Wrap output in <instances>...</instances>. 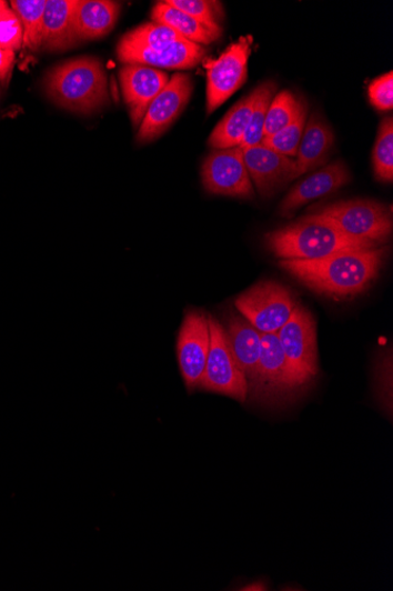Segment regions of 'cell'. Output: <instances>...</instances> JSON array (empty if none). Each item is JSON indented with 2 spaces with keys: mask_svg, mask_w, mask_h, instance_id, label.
I'll return each mask as SVG.
<instances>
[{
  "mask_svg": "<svg viewBox=\"0 0 393 591\" xmlns=\"http://www.w3.org/2000/svg\"><path fill=\"white\" fill-rule=\"evenodd\" d=\"M387 252V247H377L316 261L281 260L280 266L314 293L342 300L369 290L379 278Z\"/></svg>",
  "mask_w": 393,
  "mask_h": 591,
  "instance_id": "1",
  "label": "cell"
},
{
  "mask_svg": "<svg viewBox=\"0 0 393 591\" xmlns=\"http://www.w3.org/2000/svg\"><path fill=\"white\" fill-rule=\"evenodd\" d=\"M265 239L270 251L281 260L316 261L380 246L346 236L330 219L318 213L271 232Z\"/></svg>",
  "mask_w": 393,
  "mask_h": 591,
  "instance_id": "2",
  "label": "cell"
},
{
  "mask_svg": "<svg viewBox=\"0 0 393 591\" xmlns=\"http://www.w3.org/2000/svg\"><path fill=\"white\" fill-rule=\"evenodd\" d=\"M49 99L72 112L92 113L109 103L108 76L94 57H77L52 68L44 80Z\"/></svg>",
  "mask_w": 393,
  "mask_h": 591,
  "instance_id": "3",
  "label": "cell"
},
{
  "mask_svg": "<svg viewBox=\"0 0 393 591\" xmlns=\"http://www.w3.org/2000/svg\"><path fill=\"white\" fill-rule=\"evenodd\" d=\"M278 335L293 384L301 389L319 373L316 322L302 304H298Z\"/></svg>",
  "mask_w": 393,
  "mask_h": 591,
  "instance_id": "4",
  "label": "cell"
},
{
  "mask_svg": "<svg viewBox=\"0 0 393 591\" xmlns=\"http://www.w3.org/2000/svg\"><path fill=\"white\" fill-rule=\"evenodd\" d=\"M235 309L261 333H278L298 303L285 286L262 281L234 301Z\"/></svg>",
  "mask_w": 393,
  "mask_h": 591,
  "instance_id": "5",
  "label": "cell"
},
{
  "mask_svg": "<svg viewBox=\"0 0 393 591\" xmlns=\"http://www.w3.org/2000/svg\"><path fill=\"white\" fill-rule=\"evenodd\" d=\"M318 214L335 223L349 237L381 244L392 233V216L389 208L371 200H349L330 204Z\"/></svg>",
  "mask_w": 393,
  "mask_h": 591,
  "instance_id": "6",
  "label": "cell"
},
{
  "mask_svg": "<svg viewBox=\"0 0 393 591\" xmlns=\"http://www.w3.org/2000/svg\"><path fill=\"white\" fill-rule=\"evenodd\" d=\"M210 350L200 389L231 397L244 403L249 393L245 375L235 362L225 330L209 317Z\"/></svg>",
  "mask_w": 393,
  "mask_h": 591,
  "instance_id": "7",
  "label": "cell"
},
{
  "mask_svg": "<svg viewBox=\"0 0 393 591\" xmlns=\"http://www.w3.org/2000/svg\"><path fill=\"white\" fill-rule=\"evenodd\" d=\"M251 46V37H241L218 60L205 63L208 116L223 106L246 82Z\"/></svg>",
  "mask_w": 393,
  "mask_h": 591,
  "instance_id": "8",
  "label": "cell"
},
{
  "mask_svg": "<svg viewBox=\"0 0 393 591\" xmlns=\"http://www.w3.org/2000/svg\"><path fill=\"white\" fill-rule=\"evenodd\" d=\"M202 181L209 193L252 199L254 189L243 158V149L215 150L204 160Z\"/></svg>",
  "mask_w": 393,
  "mask_h": 591,
  "instance_id": "9",
  "label": "cell"
},
{
  "mask_svg": "<svg viewBox=\"0 0 393 591\" xmlns=\"http://www.w3.org/2000/svg\"><path fill=\"white\" fill-rule=\"evenodd\" d=\"M192 90V79L188 73L173 74L167 87L150 104L137 133V141L149 143L162 137L180 118L190 101Z\"/></svg>",
  "mask_w": 393,
  "mask_h": 591,
  "instance_id": "10",
  "label": "cell"
},
{
  "mask_svg": "<svg viewBox=\"0 0 393 591\" xmlns=\"http://www.w3.org/2000/svg\"><path fill=\"white\" fill-rule=\"evenodd\" d=\"M209 350V317L201 312H189L177 340V357L189 391L201 387Z\"/></svg>",
  "mask_w": 393,
  "mask_h": 591,
  "instance_id": "11",
  "label": "cell"
},
{
  "mask_svg": "<svg viewBox=\"0 0 393 591\" xmlns=\"http://www.w3.org/2000/svg\"><path fill=\"white\" fill-rule=\"evenodd\" d=\"M299 390L293 384L278 333H262V352L258 379L250 389L263 402H281Z\"/></svg>",
  "mask_w": 393,
  "mask_h": 591,
  "instance_id": "12",
  "label": "cell"
},
{
  "mask_svg": "<svg viewBox=\"0 0 393 591\" xmlns=\"http://www.w3.org/2000/svg\"><path fill=\"white\" fill-rule=\"evenodd\" d=\"M242 149L250 179L262 197H271L298 179L296 161L293 159L281 156L264 144Z\"/></svg>",
  "mask_w": 393,
  "mask_h": 591,
  "instance_id": "13",
  "label": "cell"
},
{
  "mask_svg": "<svg viewBox=\"0 0 393 591\" xmlns=\"http://www.w3.org/2000/svg\"><path fill=\"white\" fill-rule=\"evenodd\" d=\"M120 80L131 122L141 127L150 104L169 83V74L148 66L125 64Z\"/></svg>",
  "mask_w": 393,
  "mask_h": 591,
  "instance_id": "14",
  "label": "cell"
},
{
  "mask_svg": "<svg viewBox=\"0 0 393 591\" xmlns=\"http://www.w3.org/2000/svg\"><path fill=\"white\" fill-rule=\"evenodd\" d=\"M117 56L118 60L124 64H142L155 69L187 70L199 66L203 61L205 49L202 46L184 40L159 50L118 47Z\"/></svg>",
  "mask_w": 393,
  "mask_h": 591,
  "instance_id": "15",
  "label": "cell"
},
{
  "mask_svg": "<svg viewBox=\"0 0 393 591\" xmlns=\"http://www.w3.org/2000/svg\"><path fill=\"white\" fill-rule=\"evenodd\" d=\"M350 180V171L342 161L326 164L290 190L281 203L280 212L284 217L290 216L302 206L337 192Z\"/></svg>",
  "mask_w": 393,
  "mask_h": 591,
  "instance_id": "16",
  "label": "cell"
},
{
  "mask_svg": "<svg viewBox=\"0 0 393 591\" xmlns=\"http://www.w3.org/2000/svg\"><path fill=\"white\" fill-rule=\"evenodd\" d=\"M232 355L246 378L249 391L258 379L262 352V333L243 317L232 315L225 331Z\"/></svg>",
  "mask_w": 393,
  "mask_h": 591,
  "instance_id": "17",
  "label": "cell"
},
{
  "mask_svg": "<svg viewBox=\"0 0 393 591\" xmlns=\"http://www.w3.org/2000/svg\"><path fill=\"white\" fill-rule=\"evenodd\" d=\"M121 10V3L110 0H75L73 22L78 41H92L109 34Z\"/></svg>",
  "mask_w": 393,
  "mask_h": 591,
  "instance_id": "18",
  "label": "cell"
},
{
  "mask_svg": "<svg viewBox=\"0 0 393 591\" xmlns=\"http://www.w3.org/2000/svg\"><path fill=\"white\" fill-rule=\"evenodd\" d=\"M335 144V136L329 123L320 116L312 113L305 124L303 138L296 157V168L300 178L309 171L324 166Z\"/></svg>",
  "mask_w": 393,
  "mask_h": 591,
  "instance_id": "19",
  "label": "cell"
},
{
  "mask_svg": "<svg viewBox=\"0 0 393 591\" xmlns=\"http://www.w3.org/2000/svg\"><path fill=\"white\" fill-rule=\"evenodd\" d=\"M74 7L75 0H47L42 49L64 51L80 42L73 22Z\"/></svg>",
  "mask_w": 393,
  "mask_h": 591,
  "instance_id": "20",
  "label": "cell"
},
{
  "mask_svg": "<svg viewBox=\"0 0 393 591\" xmlns=\"http://www.w3.org/2000/svg\"><path fill=\"white\" fill-rule=\"evenodd\" d=\"M261 86L229 110L224 119L214 128L209 146L215 150L241 147L250 124L255 102L260 98Z\"/></svg>",
  "mask_w": 393,
  "mask_h": 591,
  "instance_id": "21",
  "label": "cell"
},
{
  "mask_svg": "<svg viewBox=\"0 0 393 591\" xmlns=\"http://www.w3.org/2000/svg\"><path fill=\"white\" fill-rule=\"evenodd\" d=\"M151 18L153 23L169 27L184 40L199 44L209 46L218 41L223 30H213L208 26L196 21L193 17L181 10H177L164 2L157 3L152 9Z\"/></svg>",
  "mask_w": 393,
  "mask_h": 591,
  "instance_id": "22",
  "label": "cell"
},
{
  "mask_svg": "<svg viewBox=\"0 0 393 591\" xmlns=\"http://www.w3.org/2000/svg\"><path fill=\"white\" fill-rule=\"evenodd\" d=\"M11 10L23 27V47L32 52L42 49L47 0H12Z\"/></svg>",
  "mask_w": 393,
  "mask_h": 591,
  "instance_id": "23",
  "label": "cell"
},
{
  "mask_svg": "<svg viewBox=\"0 0 393 591\" xmlns=\"http://www.w3.org/2000/svg\"><path fill=\"white\" fill-rule=\"evenodd\" d=\"M179 41H184V38L169 27L148 23L128 32L118 47L159 50Z\"/></svg>",
  "mask_w": 393,
  "mask_h": 591,
  "instance_id": "24",
  "label": "cell"
},
{
  "mask_svg": "<svg viewBox=\"0 0 393 591\" xmlns=\"http://www.w3.org/2000/svg\"><path fill=\"white\" fill-rule=\"evenodd\" d=\"M306 104L303 100L294 97L291 91L284 90L274 97L269 110L264 124V138L274 136L294 119Z\"/></svg>",
  "mask_w": 393,
  "mask_h": 591,
  "instance_id": "25",
  "label": "cell"
},
{
  "mask_svg": "<svg viewBox=\"0 0 393 591\" xmlns=\"http://www.w3.org/2000/svg\"><path fill=\"white\" fill-rule=\"evenodd\" d=\"M306 119L308 107L305 106L296 119L279 132L274 133V136L264 138L262 144L279 152L281 156L291 159L296 158L303 138Z\"/></svg>",
  "mask_w": 393,
  "mask_h": 591,
  "instance_id": "26",
  "label": "cell"
},
{
  "mask_svg": "<svg viewBox=\"0 0 393 591\" xmlns=\"http://www.w3.org/2000/svg\"><path fill=\"white\" fill-rule=\"evenodd\" d=\"M372 164L380 181L391 183L393 180V120L385 119L372 152Z\"/></svg>",
  "mask_w": 393,
  "mask_h": 591,
  "instance_id": "27",
  "label": "cell"
},
{
  "mask_svg": "<svg viewBox=\"0 0 393 591\" xmlns=\"http://www.w3.org/2000/svg\"><path fill=\"white\" fill-rule=\"evenodd\" d=\"M278 91V84L269 81L261 84V92L258 102H255L254 110L245 137L241 148H248L262 144L264 139V124L268 116L269 107Z\"/></svg>",
  "mask_w": 393,
  "mask_h": 591,
  "instance_id": "28",
  "label": "cell"
},
{
  "mask_svg": "<svg viewBox=\"0 0 393 591\" xmlns=\"http://www.w3.org/2000/svg\"><path fill=\"white\" fill-rule=\"evenodd\" d=\"M165 4L185 12L213 30H222L223 6L211 0H165Z\"/></svg>",
  "mask_w": 393,
  "mask_h": 591,
  "instance_id": "29",
  "label": "cell"
},
{
  "mask_svg": "<svg viewBox=\"0 0 393 591\" xmlns=\"http://www.w3.org/2000/svg\"><path fill=\"white\" fill-rule=\"evenodd\" d=\"M0 47L14 52L23 47V27L10 7L0 13Z\"/></svg>",
  "mask_w": 393,
  "mask_h": 591,
  "instance_id": "30",
  "label": "cell"
},
{
  "mask_svg": "<svg viewBox=\"0 0 393 591\" xmlns=\"http://www.w3.org/2000/svg\"><path fill=\"white\" fill-rule=\"evenodd\" d=\"M369 99L373 107L386 111L393 108V72L390 71L369 86Z\"/></svg>",
  "mask_w": 393,
  "mask_h": 591,
  "instance_id": "31",
  "label": "cell"
},
{
  "mask_svg": "<svg viewBox=\"0 0 393 591\" xmlns=\"http://www.w3.org/2000/svg\"><path fill=\"white\" fill-rule=\"evenodd\" d=\"M14 60V51L0 47V82H7L10 78Z\"/></svg>",
  "mask_w": 393,
  "mask_h": 591,
  "instance_id": "32",
  "label": "cell"
},
{
  "mask_svg": "<svg viewBox=\"0 0 393 591\" xmlns=\"http://www.w3.org/2000/svg\"><path fill=\"white\" fill-rule=\"evenodd\" d=\"M9 7L10 6L7 2H4V0H0V13H2Z\"/></svg>",
  "mask_w": 393,
  "mask_h": 591,
  "instance_id": "33",
  "label": "cell"
}]
</instances>
